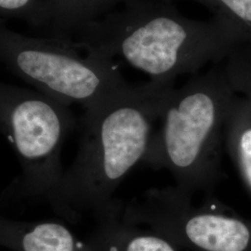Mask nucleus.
<instances>
[{
    "label": "nucleus",
    "instance_id": "1",
    "mask_svg": "<svg viewBox=\"0 0 251 251\" xmlns=\"http://www.w3.org/2000/svg\"><path fill=\"white\" fill-rule=\"evenodd\" d=\"M172 83L129 85L85 109L78 152L50 201L54 210L75 219L85 212L100 217L113 206L120 183L144 162L153 124L174 90Z\"/></svg>",
    "mask_w": 251,
    "mask_h": 251
},
{
    "label": "nucleus",
    "instance_id": "2",
    "mask_svg": "<svg viewBox=\"0 0 251 251\" xmlns=\"http://www.w3.org/2000/svg\"><path fill=\"white\" fill-rule=\"evenodd\" d=\"M238 40L220 19L188 18L171 0H138L83 27L71 42L92 58H119L151 80L173 82L228 57Z\"/></svg>",
    "mask_w": 251,
    "mask_h": 251
},
{
    "label": "nucleus",
    "instance_id": "3",
    "mask_svg": "<svg viewBox=\"0 0 251 251\" xmlns=\"http://www.w3.org/2000/svg\"><path fill=\"white\" fill-rule=\"evenodd\" d=\"M235 93L225 68L216 66L172 90L144 163L168 170L192 195L211 192L222 175V145Z\"/></svg>",
    "mask_w": 251,
    "mask_h": 251
},
{
    "label": "nucleus",
    "instance_id": "4",
    "mask_svg": "<svg viewBox=\"0 0 251 251\" xmlns=\"http://www.w3.org/2000/svg\"><path fill=\"white\" fill-rule=\"evenodd\" d=\"M0 63L47 96L84 109L126 89L114 61L92 58L71 41L25 36L5 26L0 19Z\"/></svg>",
    "mask_w": 251,
    "mask_h": 251
},
{
    "label": "nucleus",
    "instance_id": "5",
    "mask_svg": "<svg viewBox=\"0 0 251 251\" xmlns=\"http://www.w3.org/2000/svg\"><path fill=\"white\" fill-rule=\"evenodd\" d=\"M75 125L69 106L38 90L0 82V132L18 156L19 193L50 203L64 173L63 145Z\"/></svg>",
    "mask_w": 251,
    "mask_h": 251
},
{
    "label": "nucleus",
    "instance_id": "6",
    "mask_svg": "<svg viewBox=\"0 0 251 251\" xmlns=\"http://www.w3.org/2000/svg\"><path fill=\"white\" fill-rule=\"evenodd\" d=\"M179 186L150 189L120 209L123 222L147 225L168 240L199 251H248L251 222L218 203L194 206Z\"/></svg>",
    "mask_w": 251,
    "mask_h": 251
},
{
    "label": "nucleus",
    "instance_id": "7",
    "mask_svg": "<svg viewBox=\"0 0 251 251\" xmlns=\"http://www.w3.org/2000/svg\"><path fill=\"white\" fill-rule=\"evenodd\" d=\"M138 0H46L50 13V37L71 41L90 23Z\"/></svg>",
    "mask_w": 251,
    "mask_h": 251
},
{
    "label": "nucleus",
    "instance_id": "8",
    "mask_svg": "<svg viewBox=\"0 0 251 251\" xmlns=\"http://www.w3.org/2000/svg\"><path fill=\"white\" fill-rule=\"evenodd\" d=\"M0 228L18 234L23 251H92L77 241L63 225L44 222L35 225H18L0 216Z\"/></svg>",
    "mask_w": 251,
    "mask_h": 251
},
{
    "label": "nucleus",
    "instance_id": "9",
    "mask_svg": "<svg viewBox=\"0 0 251 251\" xmlns=\"http://www.w3.org/2000/svg\"><path fill=\"white\" fill-rule=\"evenodd\" d=\"M227 151L251 198V106L246 99L235 100L225 128Z\"/></svg>",
    "mask_w": 251,
    "mask_h": 251
},
{
    "label": "nucleus",
    "instance_id": "10",
    "mask_svg": "<svg viewBox=\"0 0 251 251\" xmlns=\"http://www.w3.org/2000/svg\"><path fill=\"white\" fill-rule=\"evenodd\" d=\"M122 202L117 201L100 216L113 240L111 251H175L171 243L159 233H144L129 228L120 217Z\"/></svg>",
    "mask_w": 251,
    "mask_h": 251
},
{
    "label": "nucleus",
    "instance_id": "11",
    "mask_svg": "<svg viewBox=\"0 0 251 251\" xmlns=\"http://www.w3.org/2000/svg\"><path fill=\"white\" fill-rule=\"evenodd\" d=\"M172 1V0H171ZM206 6L214 17L233 28L241 39L251 40V0H192Z\"/></svg>",
    "mask_w": 251,
    "mask_h": 251
},
{
    "label": "nucleus",
    "instance_id": "12",
    "mask_svg": "<svg viewBox=\"0 0 251 251\" xmlns=\"http://www.w3.org/2000/svg\"><path fill=\"white\" fill-rule=\"evenodd\" d=\"M0 19H16L47 32L50 25L46 0H0Z\"/></svg>",
    "mask_w": 251,
    "mask_h": 251
},
{
    "label": "nucleus",
    "instance_id": "13",
    "mask_svg": "<svg viewBox=\"0 0 251 251\" xmlns=\"http://www.w3.org/2000/svg\"><path fill=\"white\" fill-rule=\"evenodd\" d=\"M225 71L234 90L243 93L251 106V52L233 50Z\"/></svg>",
    "mask_w": 251,
    "mask_h": 251
}]
</instances>
